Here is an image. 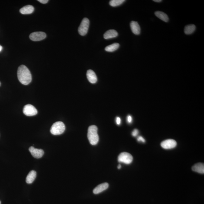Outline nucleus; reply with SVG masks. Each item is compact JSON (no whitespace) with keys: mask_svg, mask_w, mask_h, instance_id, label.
Wrapping results in <instances>:
<instances>
[{"mask_svg":"<svg viewBox=\"0 0 204 204\" xmlns=\"http://www.w3.org/2000/svg\"><path fill=\"white\" fill-rule=\"evenodd\" d=\"M137 140H138V141H141L143 142V143H145V139H144L143 137H141V136H139V137H138V139H137Z\"/></svg>","mask_w":204,"mask_h":204,"instance_id":"22","label":"nucleus"},{"mask_svg":"<svg viewBox=\"0 0 204 204\" xmlns=\"http://www.w3.org/2000/svg\"><path fill=\"white\" fill-rule=\"evenodd\" d=\"M118 36V33L116 30H108L104 33V37L105 39H107L116 37Z\"/></svg>","mask_w":204,"mask_h":204,"instance_id":"14","label":"nucleus"},{"mask_svg":"<svg viewBox=\"0 0 204 204\" xmlns=\"http://www.w3.org/2000/svg\"><path fill=\"white\" fill-rule=\"evenodd\" d=\"M132 118L130 115H128L127 117V121L128 123H130L132 121Z\"/></svg>","mask_w":204,"mask_h":204,"instance_id":"23","label":"nucleus"},{"mask_svg":"<svg viewBox=\"0 0 204 204\" xmlns=\"http://www.w3.org/2000/svg\"><path fill=\"white\" fill-rule=\"evenodd\" d=\"M23 113L27 116H33L37 114V110L36 108L30 104H27L24 107Z\"/></svg>","mask_w":204,"mask_h":204,"instance_id":"6","label":"nucleus"},{"mask_svg":"<svg viewBox=\"0 0 204 204\" xmlns=\"http://www.w3.org/2000/svg\"><path fill=\"white\" fill-rule=\"evenodd\" d=\"M1 86V82H0V86Z\"/></svg>","mask_w":204,"mask_h":204,"instance_id":"29","label":"nucleus"},{"mask_svg":"<svg viewBox=\"0 0 204 204\" xmlns=\"http://www.w3.org/2000/svg\"><path fill=\"white\" fill-rule=\"evenodd\" d=\"M17 73L18 80L22 84L27 85L31 82L32 76L31 72L25 65H22L19 67Z\"/></svg>","mask_w":204,"mask_h":204,"instance_id":"1","label":"nucleus"},{"mask_svg":"<svg viewBox=\"0 0 204 204\" xmlns=\"http://www.w3.org/2000/svg\"><path fill=\"white\" fill-rule=\"evenodd\" d=\"M36 177V172L35 171H31L29 172L26 177V182L28 184H31L35 180Z\"/></svg>","mask_w":204,"mask_h":204,"instance_id":"16","label":"nucleus"},{"mask_svg":"<svg viewBox=\"0 0 204 204\" xmlns=\"http://www.w3.org/2000/svg\"><path fill=\"white\" fill-rule=\"evenodd\" d=\"M65 127L63 122L58 121L53 124L51 127L50 132L53 135H59L64 133Z\"/></svg>","mask_w":204,"mask_h":204,"instance_id":"3","label":"nucleus"},{"mask_svg":"<svg viewBox=\"0 0 204 204\" xmlns=\"http://www.w3.org/2000/svg\"><path fill=\"white\" fill-rule=\"evenodd\" d=\"M154 1V2H162V1H161V0H154V1Z\"/></svg>","mask_w":204,"mask_h":204,"instance_id":"26","label":"nucleus"},{"mask_svg":"<svg viewBox=\"0 0 204 204\" xmlns=\"http://www.w3.org/2000/svg\"><path fill=\"white\" fill-rule=\"evenodd\" d=\"M138 133H139V131H138V129H134L132 132V135L133 137H135L138 135Z\"/></svg>","mask_w":204,"mask_h":204,"instance_id":"21","label":"nucleus"},{"mask_svg":"<svg viewBox=\"0 0 204 204\" xmlns=\"http://www.w3.org/2000/svg\"><path fill=\"white\" fill-rule=\"evenodd\" d=\"M155 16L161 20H163L165 22H167L169 20L168 16L166 14L162 12L156 11L155 12Z\"/></svg>","mask_w":204,"mask_h":204,"instance_id":"17","label":"nucleus"},{"mask_svg":"<svg viewBox=\"0 0 204 204\" xmlns=\"http://www.w3.org/2000/svg\"><path fill=\"white\" fill-rule=\"evenodd\" d=\"M133 160L132 155L127 152L121 153L119 155L118 157L119 162L122 163L126 165L130 164L133 161Z\"/></svg>","mask_w":204,"mask_h":204,"instance_id":"5","label":"nucleus"},{"mask_svg":"<svg viewBox=\"0 0 204 204\" xmlns=\"http://www.w3.org/2000/svg\"><path fill=\"white\" fill-rule=\"evenodd\" d=\"M121 165H119L118 166V169H121Z\"/></svg>","mask_w":204,"mask_h":204,"instance_id":"27","label":"nucleus"},{"mask_svg":"<svg viewBox=\"0 0 204 204\" xmlns=\"http://www.w3.org/2000/svg\"><path fill=\"white\" fill-rule=\"evenodd\" d=\"M0 204H1V201H0Z\"/></svg>","mask_w":204,"mask_h":204,"instance_id":"30","label":"nucleus"},{"mask_svg":"<svg viewBox=\"0 0 204 204\" xmlns=\"http://www.w3.org/2000/svg\"><path fill=\"white\" fill-rule=\"evenodd\" d=\"M121 120L120 117H117L116 118V122L118 125H120L121 124Z\"/></svg>","mask_w":204,"mask_h":204,"instance_id":"24","label":"nucleus"},{"mask_svg":"<svg viewBox=\"0 0 204 204\" xmlns=\"http://www.w3.org/2000/svg\"><path fill=\"white\" fill-rule=\"evenodd\" d=\"M192 171L201 174L204 173V165L203 163H199L194 165L192 168Z\"/></svg>","mask_w":204,"mask_h":204,"instance_id":"13","label":"nucleus"},{"mask_svg":"<svg viewBox=\"0 0 204 204\" xmlns=\"http://www.w3.org/2000/svg\"><path fill=\"white\" fill-rule=\"evenodd\" d=\"M46 34L44 32L38 31L32 33L30 35V39L34 41H38L45 39Z\"/></svg>","mask_w":204,"mask_h":204,"instance_id":"7","label":"nucleus"},{"mask_svg":"<svg viewBox=\"0 0 204 204\" xmlns=\"http://www.w3.org/2000/svg\"><path fill=\"white\" fill-rule=\"evenodd\" d=\"M87 79L90 83L95 84L97 81V78L96 75L94 71L91 70H88L87 72Z\"/></svg>","mask_w":204,"mask_h":204,"instance_id":"10","label":"nucleus"},{"mask_svg":"<svg viewBox=\"0 0 204 204\" xmlns=\"http://www.w3.org/2000/svg\"><path fill=\"white\" fill-rule=\"evenodd\" d=\"M87 137L92 145H96L98 143L99 138L98 134V128L95 125H92L88 127Z\"/></svg>","mask_w":204,"mask_h":204,"instance_id":"2","label":"nucleus"},{"mask_svg":"<svg viewBox=\"0 0 204 204\" xmlns=\"http://www.w3.org/2000/svg\"><path fill=\"white\" fill-rule=\"evenodd\" d=\"M130 26L132 33L135 35H139L140 33V26L137 22L132 21L130 24Z\"/></svg>","mask_w":204,"mask_h":204,"instance_id":"12","label":"nucleus"},{"mask_svg":"<svg viewBox=\"0 0 204 204\" xmlns=\"http://www.w3.org/2000/svg\"><path fill=\"white\" fill-rule=\"evenodd\" d=\"M109 187V184L107 183H102L96 187L93 190L94 194H99L106 190Z\"/></svg>","mask_w":204,"mask_h":204,"instance_id":"11","label":"nucleus"},{"mask_svg":"<svg viewBox=\"0 0 204 204\" xmlns=\"http://www.w3.org/2000/svg\"><path fill=\"white\" fill-rule=\"evenodd\" d=\"M125 1L124 0H112L109 2V4L112 7H117V6L121 5Z\"/></svg>","mask_w":204,"mask_h":204,"instance_id":"20","label":"nucleus"},{"mask_svg":"<svg viewBox=\"0 0 204 204\" xmlns=\"http://www.w3.org/2000/svg\"><path fill=\"white\" fill-rule=\"evenodd\" d=\"M34 8L33 6L27 5L24 6L20 10V12L22 14H31L34 12Z\"/></svg>","mask_w":204,"mask_h":204,"instance_id":"15","label":"nucleus"},{"mask_svg":"<svg viewBox=\"0 0 204 204\" xmlns=\"http://www.w3.org/2000/svg\"><path fill=\"white\" fill-rule=\"evenodd\" d=\"M195 29H196V27L193 24L186 25L184 28V33L186 35H190L194 32Z\"/></svg>","mask_w":204,"mask_h":204,"instance_id":"18","label":"nucleus"},{"mask_svg":"<svg viewBox=\"0 0 204 204\" xmlns=\"http://www.w3.org/2000/svg\"><path fill=\"white\" fill-rule=\"evenodd\" d=\"M38 1L43 4H46L48 2V0H38Z\"/></svg>","mask_w":204,"mask_h":204,"instance_id":"25","label":"nucleus"},{"mask_svg":"<svg viewBox=\"0 0 204 204\" xmlns=\"http://www.w3.org/2000/svg\"><path fill=\"white\" fill-rule=\"evenodd\" d=\"M120 47V44L118 43H114L107 46L105 48V50L108 52H113L117 50Z\"/></svg>","mask_w":204,"mask_h":204,"instance_id":"19","label":"nucleus"},{"mask_svg":"<svg viewBox=\"0 0 204 204\" xmlns=\"http://www.w3.org/2000/svg\"><path fill=\"white\" fill-rule=\"evenodd\" d=\"M177 145V142L172 139H166L161 143V145L163 149H170L175 147Z\"/></svg>","mask_w":204,"mask_h":204,"instance_id":"8","label":"nucleus"},{"mask_svg":"<svg viewBox=\"0 0 204 204\" xmlns=\"http://www.w3.org/2000/svg\"><path fill=\"white\" fill-rule=\"evenodd\" d=\"M2 50V46H1V45H0V52H1V51Z\"/></svg>","mask_w":204,"mask_h":204,"instance_id":"28","label":"nucleus"},{"mask_svg":"<svg viewBox=\"0 0 204 204\" xmlns=\"http://www.w3.org/2000/svg\"><path fill=\"white\" fill-rule=\"evenodd\" d=\"M29 150L31 155L35 158H41L44 154V151L42 149H36L33 146L30 147Z\"/></svg>","mask_w":204,"mask_h":204,"instance_id":"9","label":"nucleus"},{"mask_svg":"<svg viewBox=\"0 0 204 204\" xmlns=\"http://www.w3.org/2000/svg\"><path fill=\"white\" fill-rule=\"evenodd\" d=\"M89 25V19L87 18H84L83 19L79 27L78 30L79 33L81 36H84L86 35L88 32Z\"/></svg>","mask_w":204,"mask_h":204,"instance_id":"4","label":"nucleus"}]
</instances>
